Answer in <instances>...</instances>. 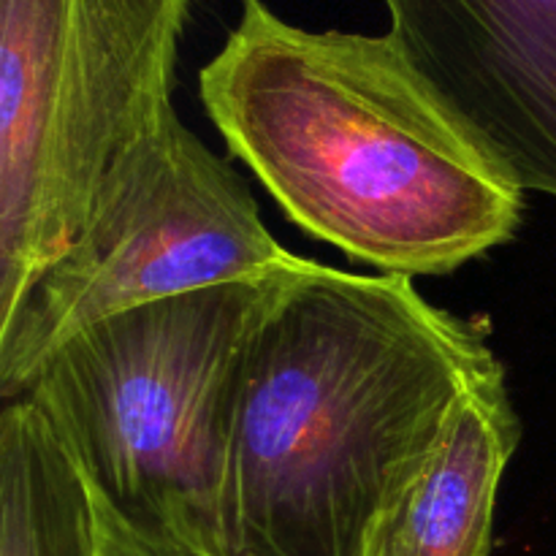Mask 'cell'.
<instances>
[{"mask_svg":"<svg viewBox=\"0 0 556 556\" xmlns=\"http://www.w3.org/2000/svg\"><path fill=\"white\" fill-rule=\"evenodd\" d=\"M389 36L494 166L556 201V0H383Z\"/></svg>","mask_w":556,"mask_h":556,"instance_id":"8992f818","label":"cell"},{"mask_svg":"<svg viewBox=\"0 0 556 556\" xmlns=\"http://www.w3.org/2000/svg\"><path fill=\"white\" fill-rule=\"evenodd\" d=\"M96 497V494H92ZM98 510V556H201L193 548L168 538L150 535L119 519L109 505L96 497Z\"/></svg>","mask_w":556,"mask_h":556,"instance_id":"9c48e42d","label":"cell"},{"mask_svg":"<svg viewBox=\"0 0 556 556\" xmlns=\"http://www.w3.org/2000/svg\"><path fill=\"white\" fill-rule=\"evenodd\" d=\"M0 556H98L90 483L27 396L0 413Z\"/></svg>","mask_w":556,"mask_h":556,"instance_id":"ba28073f","label":"cell"},{"mask_svg":"<svg viewBox=\"0 0 556 556\" xmlns=\"http://www.w3.org/2000/svg\"><path fill=\"white\" fill-rule=\"evenodd\" d=\"M199 92L288 220L380 275H454L525 220V193L389 33L307 30L242 0Z\"/></svg>","mask_w":556,"mask_h":556,"instance_id":"7a4b0ae2","label":"cell"},{"mask_svg":"<svg viewBox=\"0 0 556 556\" xmlns=\"http://www.w3.org/2000/svg\"><path fill=\"white\" fill-rule=\"evenodd\" d=\"M291 258L248 179L172 109L109 168L71 242L0 324V396L20 400L49 356L98 320L258 280Z\"/></svg>","mask_w":556,"mask_h":556,"instance_id":"5b68a950","label":"cell"},{"mask_svg":"<svg viewBox=\"0 0 556 556\" xmlns=\"http://www.w3.org/2000/svg\"><path fill=\"white\" fill-rule=\"evenodd\" d=\"M521 434L500 364L462 396L438 451L380 516L364 556H489L500 486Z\"/></svg>","mask_w":556,"mask_h":556,"instance_id":"52a82bcc","label":"cell"},{"mask_svg":"<svg viewBox=\"0 0 556 556\" xmlns=\"http://www.w3.org/2000/svg\"><path fill=\"white\" fill-rule=\"evenodd\" d=\"M193 0H0V324L172 112Z\"/></svg>","mask_w":556,"mask_h":556,"instance_id":"277c9868","label":"cell"},{"mask_svg":"<svg viewBox=\"0 0 556 556\" xmlns=\"http://www.w3.org/2000/svg\"><path fill=\"white\" fill-rule=\"evenodd\" d=\"M494 367L481 326L410 277L293 255L244 342L210 556H364Z\"/></svg>","mask_w":556,"mask_h":556,"instance_id":"6da1fadb","label":"cell"},{"mask_svg":"<svg viewBox=\"0 0 556 556\" xmlns=\"http://www.w3.org/2000/svg\"><path fill=\"white\" fill-rule=\"evenodd\" d=\"M269 277L98 320L60 345L22 394L103 505L201 556L215 541L233 389Z\"/></svg>","mask_w":556,"mask_h":556,"instance_id":"3957f363","label":"cell"}]
</instances>
